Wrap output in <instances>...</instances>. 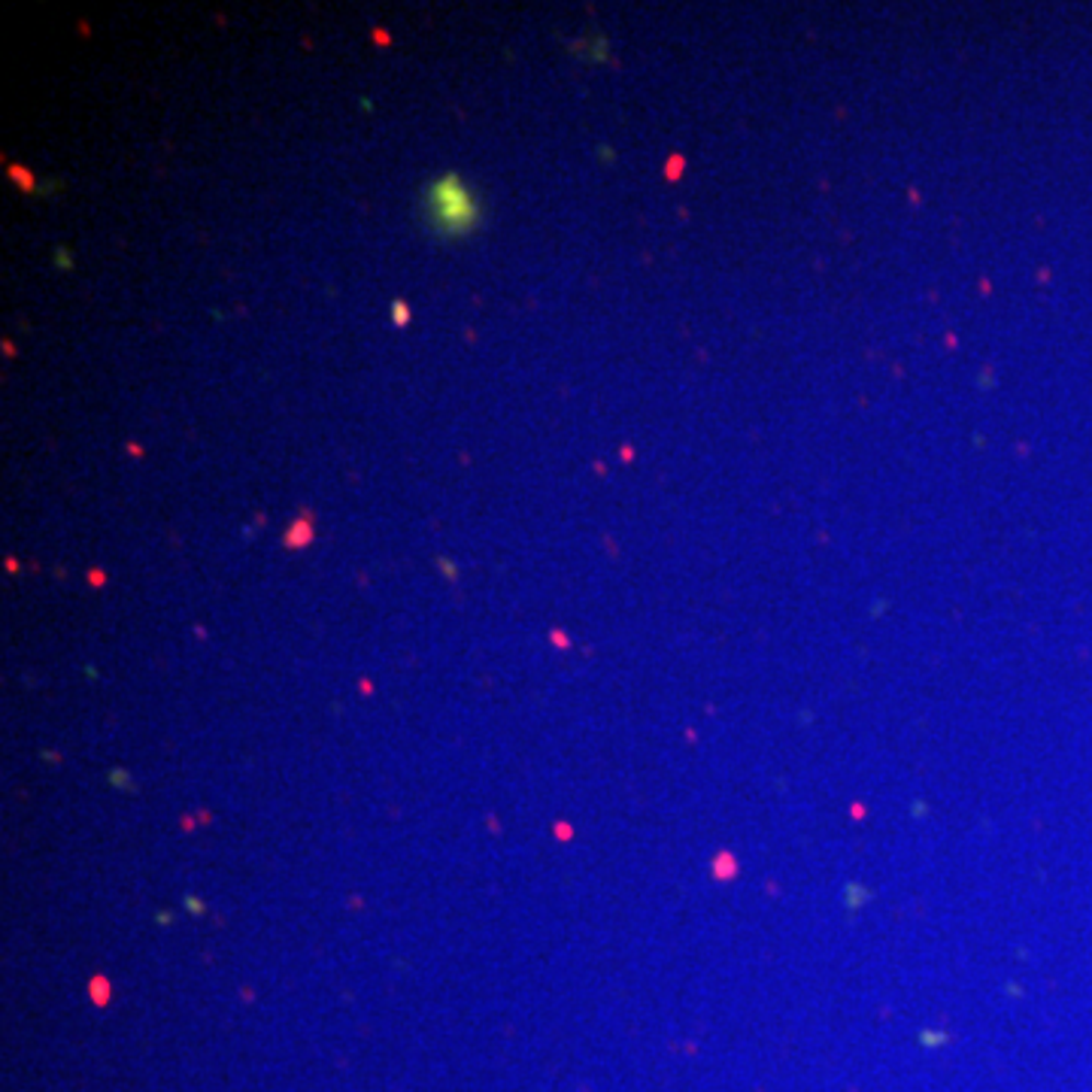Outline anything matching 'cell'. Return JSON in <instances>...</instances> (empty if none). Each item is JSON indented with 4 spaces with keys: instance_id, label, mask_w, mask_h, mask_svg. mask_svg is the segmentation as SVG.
I'll list each match as a JSON object with an SVG mask.
<instances>
[{
    "instance_id": "6da1fadb",
    "label": "cell",
    "mask_w": 1092,
    "mask_h": 1092,
    "mask_svg": "<svg viewBox=\"0 0 1092 1092\" xmlns=\"http://www.w3.org/2000/svg\"><path fill=\"white\" fill-rule=\"evenodd\" d=\"M428 219L444 231V234H464L476 225V200L474 195L461 185L459 176H444L428 188Z\"/></svg>"
},
{
    "instance_id": "7a4b0ae2",
    "label": "cell",
    "mask_w": 1092,
    "mask_h": 1092,
    "mask_svg": "<svg viewBox=\"0 0 1092 1092\" xmlns=\"http://www.w3.org/2000/svg\"><path fill=\"white\" fill-rule=\"evenodd\" d=\"M395 319H398V322H401V325L407 322V307H404V303H401V301H398V307H395Z\"/></svg>"
}]
</instances>
